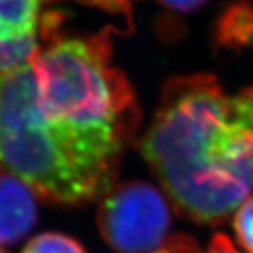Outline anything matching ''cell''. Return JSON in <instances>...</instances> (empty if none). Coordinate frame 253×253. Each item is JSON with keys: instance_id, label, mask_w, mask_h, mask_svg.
Here are the masks:
<instances>
[{"instance_id": "cell-3", "label": "cell", "mask_w": 253, "mask_h": 253, "mask_svg": "<svg viewBox=\"0 0 253 253\" xmlns=\"http://www.w3.org/2000/svg\"><path fill=\"white\" fill-rule=\"evenodd\" d=\"M98 227L107 244L121 253H154L169 238L171 209L157 188L130 180L104 195Z\"/></svg>"}, {"instance_id": "cell-10", "label": "cell", "mask_w": 253, "mask_h": 253, "mask_svg": "<svg viewBox=\"0 0 253 253\" xmlns=\"http://www.w3.org/2000/svg\"><path fill=\"white\" fill-rule=\"evenodd\" d=\"M159 2L174 11H180V12H189L194 11L197 8L203 6L208 0H159Z\"/></svg>"}, {"instance_id": "cell-1", "label": "cell", "mask_w": 253, "mask_h": 253, "mask_svg": "<svg viewBox=\"0 0 253 253\" xmlns=\"http://www.w3.org/2000/svg\"><path fill=\"white\" fill-rule=\"evenodd\" d=\"M112 32L60 34L0 78V169L57 205H83L115 186L140 113L112 64Z\"/></svg>"}, {"instance_id": "cell-2", "label": "cell", "mask_w": 253, "mask_h": 253, "mask_svg": "<svg viewBox=\"0 0 253 253\" xmlns=\"http://www.w3.org/2000/svg\"><path fill=\"white\" fill-rule=\"evenodd\" d=\"M140 151L175 209L220 224L253 194V85L229 95L215 77H172Z\"/></svg>"}, {"instance_id": "cell-7", "label": "cell", "mask_w": 253, "mask_h": 253, "mask_svg": "<svg viewBox=\"0 0 253 253\" xmlns=\"http://www.w3.org/2000/svg\"><path fill=\"white\" fill-rule=\"evenodd\" d=\"M22 253H85V250L77 240L67 235L46 232L32 238Z\"/></svg>"}, {"instance_id": "cell-12", "label": "cell", "mask_w": 253, "mask_h": 253, "mask_svg": "<svg viewBox=\"0 0 253 253\" xmlns=\"http://www.w3.org/2000/svg\"><path fill=\"white\" fill-rule=\"evenodd\" d=\"M0 253H6L5 250H2V249H0Z\"/></svg>"}, {"instance_id": "cell-9", "label": "cell", "mask_w": 253, "mask_h": 253, "mask_svg": "<svg viewBox=\"0 0 253 253\" xmlns=\"http://www.w3.org/2000/svg\"><path fill=\"white\" fill-rule=\"evenodd\" d=\"M200 253H203V252H200ZM206 253H241V252L238 249H235L233 243L226 237V235L216 233L211 240Z\"/></svg>"}, {"instance_id": "cell-8", "label": "cell", "mask_w": 253, "mask_h": 253, "mask_svg": "<svg viewBox=\"0 0 253 253\" xmlns=\"http://www.w3.org/2000/svg\"><path fill=\"white\" fill-rule=\"evenodd\" d=\"M233 230L241 247L253 253V194L235 211Z\"/></svg>"}, {"instance_id": "cell-4", "label": "cell", "mask_w": 253, "mask_h": 253, "mask_svg": "<svg viewBox=\"0 0 253 253\" xmlns=\"http://www.w3.org/2000/svg\"><path fill=\"white\" fill-rule=\"evenodd\" d=\"M60 0H0V78L29 63L44 44L63 34Z\"/></svg>"}, {"instance_id": "cell-11", "label": "cell", "mask_w": 253, "mask_h": 253, "mask_svg": "<svg viewBox=\"0 0 253 253\" xmlns=\"http://www.w3.org/2000/svg\"><path fill=\"white\" fill-rule=\"evenodd\" d=\"M92 3L110 12H125L130 19V0H92Z\"/></svg>"}, {"instance_id": "cell-5", "label": "cell", "mask_w": 253, "mask_h": 253, "mask_svg": "<svg viewBox=\"0 0 253 253\" xmlns=\"http://www.w3.org/2000/svg\"><path fill=\"white\" fill-rule=\"evenodd\" d=\"M37 223L35 192L20 178L0 172V244L20 241Z\"/></svg>"}, {"instance_id": "cell-6", "label": "cell", "mask_w": 253, "mask_h": 253, "mask_svg": "<svg viewBox=\"0 0 253 253\" xmlns=\"http://www.w3.org/2000/svg\"><path fill=\"white\" fill-rule=\"evenodd\" d=\"M216 42L226 49L253 47V5L233 3L216 25Z\"/></svg>"}]
</instances>
